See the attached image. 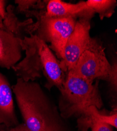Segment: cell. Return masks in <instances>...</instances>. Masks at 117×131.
Instances as JSON below:
<instances>
[{
    "label": "cell",
    "mask_w": 117,
    "mask_h": 131,
    "mask_svg": "<svg viewBox=\"0 0 117 131\" xmlns=\"http://www.w3.org/2000/svg\"><path fill=\"white\" fill-rule=\"evenodd\" d=\"M12 88L23 123L31 131H76L39 83L17 78Z\"/></svg>",
    "instance_id": "obj_1"
},
{
    "label": "cell",
    "mask_w": 117,
    "mask_h": 131,
    "mask_svg": "<svg viewBox=\"0 0 117 131\" xmlns=\"http://www.w3.org/2000/svg\"><path fill=\"white\" fill-rule=\"evenodd\" d=\"M21 44L25 56L12 68L18 78L25 81H34L44 77L46 89L50 91L54 87L61 89L67 72L47 43L31 34L25 37Z\"/></svg>",
    "instance_id": "obj_2"
},
{
    "label": "cell",
    "mask_w": 117,
    "mask_h": 131,
    "mask_svg": "<svg viewBox=\"0 0 117 131\" xmlns=\"http://www.w3.org/2000/svg\"><path fill=\"white\" fill-rule=\"evenodd\" d=\"M58 90L60 95L57 106L62 117L67 120L71 117L78 118L91 106L99 110L103 106L99 80L91 83L67 72L65 83Z\"/></svg>",
    "instance_id": "obj_3"
},
{
    "label": "cell",
    "mask_w": 117,
    "mask_h": 131,
    "mask_svg": "<svg viewBox=\"0 0 117 131\" xmlns=\"http://www.w3.org/2000/svg\"><path fill=\"white\" fill-rule=\"evenodd\" d=\"M46 9L32 10L24 15L26 17H34L37 29L34 34L46 43L54 51L56 57L62 60L67 41L75 28L77 18L48 17L45 16Z\"/></svg>",
    "instance_id": "obj_4"
},
{
    "label": "cell",
    "mask_w": 117,
    "mask_h": 131,
    "mask_svg": "<svg viewBox=\"0 0 117 131\" xmlns=\"http://www.w3.org/2000/svg\"><path fill=\"white\" fill-rule=\"evenodd\" d=\"M104 50L101 41L93 38L89 47L81 54L75 67L67 72L91 83L97 80L104 81L111 68Z\"/></svg>",
    "instance_id": "obj_5"
},
{
    "label": "cell",
    "mask_w": 117,
    "mask_h": 131,
    "mask_svg": "<svg viewBox=\"0 0 117 131\" xmlns=\"http://www.w3.org/2000/svg\"><path fill=\"white\" fill-rule=\"evenodd\" d=\"M91 19L87 17L78 18L75 28L67 41L63 58L60 60L67 72L75 67L81 54L93 39L90 34Z\"/></svg>",
    "instance_id": "obj_6"
},
{
    "label": "cell",
    "mask_w": 117,
    "mask_h": 131,
    "mask_svg": "<svg viewBox=\"0 0 117 131\" xmlns=\"http://www.w3.org/2000/svg\"><path fill=\"white\" fill-rule=\"evenodd\" d=\"M19 123L12 85L6 76L0 72V125L9 129Z\"/></svg>",
    "instance_id": "obj_7"
},
{
    "label": "cell",
    "mask_w": 117,
    "mask_h": 131,
    "mask_svg": "<svg viewBox=\"0 0 117 131\" xmlns=\"http://www.w3.org/2000/svg\"><path fill=\"white\" fill-rule=\"evenodd\" d=\"M22 40L0 29V67L12 69L22 58Z\"/></svg>",
    "instance_id": "obj_8"
},
{
    "label": "cell",
    "mask_w": 117,
    "mask_h": 131,
    "mask_svg": "<svg viewBox=\"0 0 117 131\" xmlns=\"http://www.w3.org/2000/svg\"><path fill=\"white\" fill-rule=\"evenodd\" d=\"M45 16L48 17H72L77 18L87 17L92 19L94 14L87 6L86 1L73 4L60 0H49L46 6Z\"/></svg>",
    "instance_id": "obj_9"
},
{
    "label": "cell",
    "mask_w": 117,
    "mask_h": 131,
    "mask_svg": "<svg viewBox=\"0 0 117 131\" xmlns=\"http://www.w3.org/2000/svg\"><path fill=\"white\" fill-rule=\"evenodd\" d=\"M15 7L9 4L6 7V14L3 19V29L15 37L23 40L25 37L34 34L37 25L32 18L20 20L16 15Z\"/></svg>",
    "instance_id": "obj_10"
},
{
    "label": "cell",
    "mask_w": 117,
    "mask_h": 131,
    "mask_svg": "<svg viewBox=\"0 0 117 131\" xmlns=\"http://www.w3.org/2000/svg\"><path fill=\"white\" fill-rule=\"evenodd\" d=\"M86 3L94 14L99 15L101 20L111 17L115 13L117 5L115 0H88Z\"/></svg>",
    "instance_id": "obj_11"
},
{
    "label": "cell",
    "mask_w": 117,
    "mask_h": 131,
    "mask_svg": "<svg viewBox=\"0 0 117 131\" xmlns=\"http://www.w3.org/2000/svg\"><path fill=\"white\" fill-rule=\"evenodd\" d=\"M111 68L108 77L104 80L107 83L108 94L112 110H117V61L113 59Z\"/></svg>",
    "instance_id": "obj_12"
},
{
    "label": "cell",
    "mask_w": 117,
    "mask_h": 131,
    "mask_svg": "<svg viewBox=\"0 0 117 131\" xmlns=\"http://www.w3.org/2000/svg\"><path fill=\"white\" fill-rule=\"evenodd\" d=\"M88 112L92 119V124L94 122H100L117 128V110H112L107 115L101 113L95 106H91L88 109Z\"/></svg>",
    "instance_id": "obj_13"
},
{
    "label": "cell",
    "mask_w": 117,
    "mask_h": 131,
    "mask_svg": "<svg viewBox=\"0 0 117 131\" xmlns=\"http://www.w3.org/2000/svg\"><path fill=\"white\" fill-rule=\"evenodd\" d=\"M48 1L41 0H15L17 6L15 8V13L25 14L32 10L46 9Z\"/></svg>",
    "instance_id": "obj_14"
},
{
    "label": "cell",
    "mask_w": 117,
    "mask_h": 131,
    "mask_svg": "<svg viewBox=\"0 0 117 131\" xmlns=\"http://www.w3.org/2000/svg\"><path fill=\"white\" fill-rule=\"evenodd\" d=\"M113 127L100 122H94L90 129L91 131H113Z\"/></svg>",
    "instance_id": "obj_15"
},
{
    "label": "cell",
    "mask_w": 117,
    "mask_h": 131,
    "mask_svg": "<svg viewBox=\"0 0 117 131\" xmlns=\"http://www.w3.org/2000/svg\"><path fill=\"white\" fill-rule=\"evenodd\" d=\"M8 131H31L24 123H19L17 125L10 128Z\"/></svg>",
    "instance_id": "obj_16"
},
{
    "label": "cell",
    "mask_w": 117,
    "mask_h": 131,
    "mask_svg": "<svg viewBox=\"0 0 117 131\" xmlns=\"http://www.w3.org/2000/svg\"><path fill=\"white\" fill-rule=\"evenodd\" d=\"M6 1L4 0H0V16L3 18L5 17L6 14Z\"/></svg>",
    "instance_id": "obj_17"
},
{
    "label": "cell",
    "mask_w": 117,
    "mask_h": 131,
    "mask_svg": "<svg viewBox=\"0 0 117 131\" xmlns=\"http://www.w3.org/2000/svg\"><path fill=\"white\" fill-rule=\"evenodd\" d=\"M8 129L4 125H0V131H8Z\"/></svg>",
    "instance_id": "obj_18"
},
{
    "label": "cell",
    "mask_w": 117,
    "mask_h": 131,
    "mask_svg": "<svg viewBox=\"0 0 117 131\" xmlns=\"http://www.w3.org/2000/svg\"><path fill=\"white\" fill-rule=\"evenodd\" d=\"M3 19L2 17L0 16V29H3Z\"/></svg>",
    "instance_id": "obj_19"
}]
</instances>
